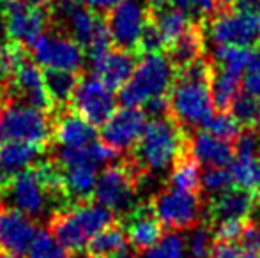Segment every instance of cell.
<instances>
[{"mask_svg": "<svg viewBox=\"0 0 260 258\" xmlns=\"http://www.w3.org/2000/svg\"><path fill=\"white\" fill-rule=\"evenodd\" d=\"M214 62L209 55L175 71L170 89V117L188 133L206 129L214 115L211 97V78Z\"/></svg>", "mask_w": 260, "mask_h": 258, "instance_id": "1", "label": "cell"}, {"mask_svg": "<svg viewBox=\"0 0 260 258\" xmlns=\"http://www.w3.org/2000/svg\"><path fill=\"white\" fill-rule=\"evenodd\" d=\"M189 138L191 133H188L170 115L152 119L145 126L144 134L129 159L142 179L151 177L156 172L172 170L175 161L189 151Z\"/></svg>", "mask_w": 260, "mask_h": 258, "instance_id": "2", "label": "cell"}, {"mask_svg": "<svg viewBox=\"0 0 260 258\" xmlns=\"http://www.w3.org/2000/svg\"><path fill=\"white\" fill-rule=\"evenodd\" d=\"M206 41L219 46L260 50V11L232 4L219 7L216 14L202 23Z\"/></svg>", "mask_w": 260, "mask_h": 258, "instance_id": "3", "label": "cell"}, {"mask_svg": "<svg viewBox=\"0 0 260 258\" xmlns=\"http://www.w3.org/2000/svg\"><path fill=\"white\" fill-rule=\"evenodd\" d=\"M174 80L175 69L165 53L142 55L129 82L119 89L117 101L122 106L138 108L151 97L170 92Z\"/></svg>", "mask_w": 260, "mask_h": 258, "instance_id": "4", "label": "cell"}, {"mask_svg": "<svg viewBox=\"0 0 260 258\" xmlns=\"http://www.w3.org/2000/svg\"><path fill=\"white\" fill-rule=\"evenodd\" d=\"M53 140V114L11 99L0 108V143L28 141L48 145Z\"/></svg>", "mask_w": 260, "mask_h": 258, "instance_id": "5", "label": "cell"}, {"mask_svg": "<svg viewBox=\"0 0 260 258\" xmlns=\"http://www.w3.org/2000/svg\"><path fill=\"white\" fill-rule=\"evenodd\" d=\"M142 177L131 159L117 165H108L96 180L94 196L101 205L108 207L115 214L126 216L137 203Z\"/></svg>", "mask_w": 260, "mask_h": 258, "instance_id": "6", "label": "cell"}, {"mask_svg": "<svg viewBox=\"0 0 260 258\" xmlns=\"http://www.w3.org/2000/svg\"><path fill=\"white\" fill-rule=\"evenodd\" d=\"M151 203L163 228L170 232L193 230L202 223L206 200L200 193L182 191L177 188H163L151 198Z\"/></svg>", "mask_w": 260, "mask_h": 258, "instance_id": "7", "label": "cell"}, {"mask_svg": "<svg viewBox=\"0 0 260 258\" xmlns=\"http://www.w3.org/2000/svg\"><path fill=\"white\" fill-rule=\"evenodd\" d=\"M6 35L9 41L30 48L50 28V14L46 7H39L30 0H0Z\"/></svg>", "mask_w": 260, "mask_h": 258, "instance_id": "8", "label": "cell"}, {"mask_svg": "<svg viewBox=\"0 0 260 258\" xmlns=\"http://www.w3.org/2000/svg\"><path fill=\"white\" fill-rule=\"evenodd\" d=\"M30 55L41 67L80 72L85 64L83 48L58 28L50 27L30 46Z\"/></svg>", "mask_w": 260, "mask_h": 258, "instance_id": "9", "label": "cell"}, {"mask_svg": "<svg viewBox=\"0 0 260 258\" xmlns=\"http://www.w3.org/2000/svg\"><path fill=\"white\" fill-rule=\"evenodd\" d=\"M53 161L60 166L64 186L71 203L85 202L94 195L96 188V170L98 166L90 159L89 152L85 149H64L58 147L57 156H53Z\"/></svg>", "mask_w": 260, "mask_h": 258, "instance_id": "10", "label": "cell"}, {"mask_svg": "<svg viewBox=\"0 0 260 258\" xmlns=\"http://www.w3.org/2000/svg\"><path fill=\"white\" fill-rule=\"evenodd\" d=\"M149 20L147 4L140 0H120L108 14L106 25L117 48L138 52V41Z\"/></svg>", "mask_w": 260, "mask_h": 258, "instance_id": "11", "label": "cell"}, {"mask_svg": "<svg viewBox=\"0 0 260 258\" xmlns=\"http://www.w3.org/2000/svg\"><path fill=\"white\" fill-rule=\"evenodd\" d=\"M71 108L94 126H103L117 108V97L98 76H83L71 99Z\"/></svg>", "mask_w": 260, "mask_h": 258, "instance_id": "12", "label": "cell"}, {"mask_svg": "<svg viewBox=\"0 0 260 258\" xmlns=\"http://www.w3.org/2000/svg\"><path fill=\"white\" fill-rule=\"evenodd\" d=\"M13 209L30 216L32 219L43 216L48 207L53 205L46 186L43 184L41 177L38 175L36 168L25 170L9 180L7 186L2 188Z\"/></svg>", "mask_w": 260, "mask_h": 258, "instance_id": "13", "label": "cell"}, {"mask_svg": "<svg viewBox=\"0 0 260 258\" xmlns=\"http://www.w3.org/2000/svg\"><path fill=\"white\" fill-rule=\"evenodd\" d=\"M147 114L142 108L122 106L103 124L101 138L117 152H129L140 141L147 126Z\"/></svg>", "mask_w": 260, "mask_h": 258, "instance_id": "14", "label": "cell"}, {"mask_svg": "<svg viewBox=\"0 0 260 258\" xmlns=\"http://www.w3.org/2000/svg\"><path fill=\"white\" fill-rule=\"evenodd\" d=\"M260 196L250 190H244L234 184L223 193L206 200V217L204 221L209 227H216L218 223L229 219H250L255 207L258 205Z\"/></svg>", "mask_w": 260, "mask_h": 258, "instance_id": "15", "label": "cell"}, {"mask_svg": "<svg viewBox=\"0 0 260 258\" xmlns=\"http://www.w3.org/2000/svg\"><path fill=\"white\" fill-rule=\"evenodd\" d=\"M11 99L34 106L38 110L53 114V104L45 87V72L34 59H25L16 69L9 83Z\"/></svg>", "mask_w": 260, "mask_h": 258, "instance_id": "16", "label": "cell"}, {"mask_svg": "<svg viewBox=\"0 0 260 258\" xmlns=\"http://www.w3.org/2000/svg\"><path fill=\"white\" fill-rule=\"evenodd\" d=\"M124 217L127 219L126 228H124L127 242L138 253H145L163 237V225L156 216L151 200L138 202Z\"/></svg>", "mask_w": 260, "mask_h": 258, "instance_id": "17", "label": "cell"}, {"mask_svg": "<svg viewBox=\"0 0 260 258\" xmlns=\"http://www.w3.org/2000/svg\"><path fill=\"white\" fill-rule=\"evenodd\" d=\"M36 234L38 227L30 216L16 209L0 212V251L21 258L28 253Z\"/></svg>", "mask_w": 260, "mask_h": 258, "instance_id": "18", "label": "cell"}, {"mask_svg": "<svg viewBox=\"0 0 260 258\" xmlns=\"http://www.w3.org/2000/svg\"><path fill=\"white\" fill-rule=\"evenodd\" d=\"M98 140L96 126L71 106L53 112V141L64 149H85Z\"/></svg>", "mask_w": 260, "mask_h": 258, "instance_id": "19", "label": "cell"}, {"mask_svg": "<svg viewBox=\"0 0 260 258\" xmlns=\"http://www.w3.org/2000/svg\"><path fill=\"white\" fill-rule=\"evenodd\" d=\"M46 145L28 141H4L0 143V190L18 173L30 170L45 161Z\"/></svg>", "mask_w": 260, "mask_h": 258, "instance_id": "20", "label": "cell"}, {"mask_svg": "<svg viewBox=\"0 0 260 258\" xmlns=\"http://www.w3.org/2000/svg\"><path fill=\"white\" fill-rule=\"evenodd\" d=\"M140 59L142 55L138 52L113 46L108 53L89 64L92 67L94 76H98L108 89L117 90L129 82Z\"/></svg>", "mask_w": 260, "mask_h": 258, "instance_id": "21", "label": "cell"}, {"mask_svg": "<svg viewBox=\"0 0 260 258\" xmlns=\"http://www.w3.org/2000/svg\"><path fill=\"white\" fill-rule=\"evenodd\" d=\"M149 18L154 21L157 30L161 32L165 43H167V50L170 45H174L193 23L191 18L181 11L179 7H175L170 0H149Z\"/></svg>", "mask_w": 260, "mask_h": 258, "instance_id": "22", "label": "cell"}, {"mask_svg": "<svg viewBox=\"0 0 260 258\" xmlns=\"http://www.w3.org/2000/svg\"><path fill=\"white\" fill-rule=\"evenodd\" d=\"M189 151L197 158V161L206 168L209 166H226L236 158L232 143L214 136L206 129H199L191 133Z\"/></svg>", "mask_w": 260, "mask_h": 258, "instance_id": "23", "label": "cell"}, {"mask_svg": "<svg viewBox=\"0 0 260 258\" xmlns=\"http://www.w3.org/2000/svg\"><path fill=\"white\" fill-rule=\"evenodd\" d=\"M170 64L174 65L175 71L186 67L195 60L202 59L207 55V43L206 34H204L202 23H193L174 45L168 46L167 53Z\"/></svg>", "mask_w": 260, "mask_h": 258, "instance_id": "24", "label": "cell"}, {"mask_svg": "<svg viewBox=\"0 0 260 258\" xmlns=\"http://www.w3.org/2000/svg\"><path fill=\"white\" fill-rule=\"evenodd\" d=\"M68 212L71 214L75 223L78 225L80 230L83 232V235H85L89 241L94 235L103 232L105 228L117 223V214L113 212V210L101 205L100 202L94 203V202H90V200L75 203V205L69 207Z\"/></svg>", "mask_w": 260, "mask_h": 258, "instance_id": "25", "label": "cell"}, {"mask_svg": "<svg viewBox=\"0 0 260 258\" xmlns=\"http://www.w3.org/2000/svg\"><path fill=\"white\" fill-rule=\"evenodd\" d=\"M80 83V75L73 71H62V69H46L45 72V87L50 96V101L55 108L71 106V99L75 96V90Z\"/></svg>", "mask_w": 260, "mask_h": 258, "instance_id": "26", "label": "cell"}, {"mask_svg": "<svg viewBox=\"0 0 260 258\" xmlns=\"http://www.w3.org/2000/svg\"><path fill=\"white\" fill-rule=\"evenodd\" d=\"M241 90H243V76L232 75L214 65L211 78V97L216 112H230V106Z\"/></svg>", "mask_w": 260, "mask_h": 258, "instance_id": "27", "label": "cell"}, {"mask_svg": "<svg viewBox=\"0 0 260 258\" xmlns=\"http://www.w3.org/2000/svg\"><path fill=\"white\" fill-rule=\"evenodd\" d=\"M200 166L202 165L197 161L191 151H188L172 166L170 175H168V186L202 195V172H200Z\"/></svg>", "mask_w": 260, "mask_h": 258, "instance_id": "28", "label": "cell"}, {"mask_svg": "<svg viewBox=\"0 0 260 258\" xmlns=\"http://www.w3.org/2000/svg\"><path fill=\"white\" fill-rule=\"evenodd\" d=\"M50 230L69 253H82L89 244V239L83 235V232L80 230V227L75 223L68 210L52 214Z\"/></svg>", "mask_w": 260, "mask_h": 258, "instance_id": "29", "label": "cell"}, {"mask_svg": "<svg viewBox=\"0 0 260 258\" xmlns=\"http://www.w3.org/2000/svg\"><path fill=\"white\" fill-rule=\"evenodd\" d=\"M129 244L126 237V230L119 223L105 228L98 235H94L87 244V258H110L117 251Z\"/></svg>", "mask_w": 260, "mask_h": 258, "instance_id": "30", "label": "cell"}, {"mask_svg": "<svg viewBox=\"0 0 260 258\" xmlns=\"http://www.w3.org/2000/svg\"><path fill=\"white\" fill-rule=\"evenodd\" d=\"M230 173L236 186L250 190L260 196V152L250 156H236L230 163Z\"/></svg>", "mask_w": 260, "mask_h": 258, "instance_id": "31", "label": "cell"}, {"mask_svg": "<svg viewBox=\"0 0 260 258\" xmlns=\"http://www.w3.org/2000/svg\"><path fill=\"white\" fill-rule=\"evenodd\" d=\"M257 50L251 48H237V46H219L214 50V59L212 62L218 67L232 72V75L243 76L246 69L250 67L251 60L255 57Z\"/></svg>", "mask_w": 260, "mask_h": 258, "instance_id": "32", "label": "cell"}, {"mask_svg": "<svg viewBox=\"0 0 260 258\" xmlns=\"http://www.w3.org/2000/svg\"><path fill=\"white\" fill-rule=\"evenodd\" d=\"M27 57L28 55L25 46L14 41L0 43V83L9 87L16 69Z\"/></svg>", "mask_w": 260, "mask_h": 258, "instance_id": "33", "label": "cell"}, {"mask_svg": "<svg viewBox=\"0 0 260 258\" xmlns=\"http://www.w3.org/2000/svg\"><path fill=\"white\" fill-rule=\"evenodd\" d=\"M27 255L28 258H68L69 251L58 242L50 228H41L36 234Z\"/></svg>", "mask_w": 260, "mask_h": 258, "instance_id": "34", "label": "cell"}, {"mask_svg": "<svg viewBox=\"0 0 260 258\" xmlns=\"http://www.w3.org/2000/svg\"><path fill=\"white\" fill-rule=\"evenodd\" d=\"M230 114L237 119L243 128H255L260 119V101L251 94L241 90L230 106Z\"/></svg>", "mask_w": 260, "mask_h": 258, "instance_id": "35", "label": "cell"}, {"mask_svg": "<svg viewBox=\"0 0 260 258\" xmlns=\"http://www.w3.org/2000/svg\"><path fill=\"white\" fill-rule=\"evenodd\" d=\"M232 186V173L226 166H209L202 172V196L206 195L207 198H212Z\"/></svg>", "mask_w": 260, "mask_h": 258, "instance_id": "36", "label": "cell"}, {"mask_svg": "<svg viewBox=\"0 0 260 258\" xmlns=\"http://www.w3.org/2000/svg\"><path fill=\"white\" fill-rule=\"evenodd\" d=\"M243 129L244 128L237 122V119L230 112H216L211 121H209V124L206 126V131L232 145Z\"/></svg>", "mask_w": 260, "mask_h": 258, "instance_id": "37", "label": "cell"}, {"mask_svg": "<svg viewBox=\"0 0 260 258\" xmlns=\"http://www.w3.org/2000/svg\"><path fill=\"white\" fill-rule=\"evenodd\" d=\"M184 256V239L179 232L163 234L156 246L144 253L142 258H182Z\"/></svg>", "mask_w": 260, "mask_h": 258, "instance_id": "38", "label": "cell"}, {"mask_svg": "<svg viewBox=\"0 0 260 258\" xmlns=\"http://www.w3.org/2000/svg\"><path fill=\"white\" fill-rule=\"evenodd\" d=\"M170 2L181 11H184L197 23H204L219 9L218 0H170Z\"/></svg>", "mask_w": 260, "mask_h": 258, "instance_id": "39", "label": "cell"}, {"mask_svg": "<svg viewBox=\"0 0 260 258\" xmlns=\"http://www.w3.org/2000/svg\"><path fill=\"white\" fill-rule=\"evenodd\" d=\"M214 246V234L212 228L204 221L197 228H193V234L188 241V249L191 258H209L211 249Z\"/></svg>", "mask_w": 260, "mask_h": 258, "instance_id": "40", "label": "cell"}, {"mask_svg": "<svg viewBox=\"0 0 260 258\" xmlns=\"http://www.w3.org/2000/svg\"><path fill=\"white\" fill-rule=\"evenodd\" d=\"M138 53L140 55H152V53H165L167 52V43H165L161 32L157 30L154 21L149 18L144 27V32L138 41Z\"/></svg>", "mask_w": 260, "mask_h": 258, "instance_id": "41", "label": "cell"}, {"mask_svg": "<svg viewBox=\"0 0 260 258\" xmlns=\"http://www.w3.org/2000/svg\"><path fill=\"white\" fill-rule=\"evenodd\" d=\"M248 225V219H229L218 223L212 227V234H214V241L223 242H237L243 235L244 228Z\"/></svg>", "mask_w": 260, "mask_h": 258, "instance_id": "42", "label": "cell"}, {"mask_svg": "<svg viewBox=\"0 0 260 258\" xmlns=\"http://www.w3.org/2000/svg\"><path fill=\"white\" fill-rule=\"evenodd\" d=\"M209 258H260V255L244 249L239 242L214 241V246H212Z\"/></svg>", "mask_w": 260, "mask_h": 258, "instance_id": "43", "label": "cell"}, {"mask_svg": "<svg viewBox=\"0 0 260 258\" xmlns=\"http://www.w3.org/2000/svg\"><path fill=\"white\" fill-rule=\"evenodd\" d=\"M243 90L260 101V50L255 52L253 60L243 76Z\"/></svg>", "mask_w": 260, "mask_h": 258, "instance_id": "44", "label": "cell"}, {"mask_svg": "<svg viewBox=\"0 0 260 258\" xmlns=\"http://www.w3.org/2000/svg\"><path fill=\"white\" fill-rule=\"evenodd\" d=\"M237 242H239L244 249H248V251L260 255V219L255 221L250 217L243 235H241V239Z\"/></svg>", "mask_w": 260, "mask_h": 258, "instance_id": "45", "label": "cell"}, {"mask_svg": "<svg viewBox=\"0 0 260 258\" xmlns=\"http://www.w3.org/2000/svg\"><path fill=\"white\" fill-rule=\"evenodd\" d=\"M144 110L147 115H152L154 119L157 117H167L170 115V94H159L151 99L145 101Z\"/></svg>", "mask_w": 260, "mask_h": 258, "instance_id": "46", "label": "cell"}, {"mask_svg": "<svg viewBox=\"0 0 260 258\" xmlns=\"http://www.w3.org/2000/svg\"><path fill=\"white\" fill-rule=\"evenodd\" d=\"M78 2L82 4V6L89 7V9L96 11V13H100V14H108L110 11H112L113 7L120 2V0H78Z\"/></svg>", "mask_w": 260, "mask_h": 258, "instance_id": "47", "label": "cell"}, {"mask_svg": "<svg viewBox=\"0 0 260 258\" xmlns=\"http://www.w3.org/2000/svg\"><path fill=\"white\" fill-rule=\"evenodd\" d=\"M110 258H140L138 256V251L137 249H133L129 244L126 246V248H122L120 251H117L113 256H110Z\"/></svg>", "mask_w": 260, "mask_h": 258, "instance_id": "48", "label": "cell"}, {"mask_svg": "<svg viewBox=\"0 0 260 258\" xmlns=\"http://www.w3.org/2000/svg\"><path fill=\"white\" fill-rule=\"evenodd\" d=\"M4 35H6V27H4V18L0 13V43H4Z\"/></svg>", "mask_w": 260, "mask_h": 258, "instance_id": "49", "label": "cell"}, {"mask_svg": "<svg viewBox=\"0 0 260 258\" xmlns=\"http://www.w3.org/2000/svg\"><path fill=\"white\" fill-rule=\"evenodd\" d=\"M30 2L36 4V6H39V7H46L52 0H30Z\"/></svg>", "mask_w": 260, "mask_h": 258, "instance_id": "50", "label": "cell"}, {"mask_svg": "<svg viewBox=\"0 0 260 258\" xmlns=\"http://www.w3.org/2000/svg\"><path fill=\"white\" fill-rule=\"evenodd\" d=\"M219 2V7H226V6H232V4H236L237 0H218Z\"/></svg>", "mask_w": 260, "mask_h": 258, "instance_id": "51", "label": "cell"}, {"mask_svg": "<svg viewBox=\"0 0 260 258\" xmlns=\"http://www.w3.org/2000/svg\"><path fill=\"white\" fill-rule=\"evenodd\" d=\"M0 258H16V256H11V255H7V253L0 251Z\"/></svg>", "mask_w": 260, "mask_h": 258, "instance_id": "52", "label": "cell"}, {"mask_svg": "<svg viewBox=\"0 0 260 258\" xmlns=\"http://www.w3.org/2000/svg\"><path fill=\"white\" fill-rule=\"evenodd\" d=\"M4 210V205H2V200H0V212Z\"/></svg>", "mask_w": 260, "mask_h": 258, "instance_id": "53", "label": "cell"}, {"mask_svg": "<svg viewBox=\"0 0 260 258\" xmlns=\"http://www.w3.org/2000/svg\"><path fill=\"white\" fill-rule=\"evenodd\" d=\"M257 9L260 11V0H257Z\"/></svg>", "mask_w": 260, "mask_h": 258, "instance_id": "54", "label": "cell"}, {"mask_svg": "<svg viewBox=\"0 0 260 258\" xmlns=\"http://www.w3.org/2000/svg\"><path fill=\"white\" fill-rule=\"evenodd\" d=\"M257 209H258V210H260V202H258V205H257Z\"/></svg>", "mask_w": 260, "mask_h": 258, "instance_id": "55", "label": "cell"}, {"mask_svg": "<svg viewBox=\"0 0 260 258\" xmlns=\"http://www.w3.org/2000/svg\"><path fill=\"white\" fill-rule=\"evenodd\" d=\"M0 191H2V190H0Z\"/></svg>", "mask_w": 260, "mask_h": 258, "instance_id": "56", "label": "cell"}]
</instances>
